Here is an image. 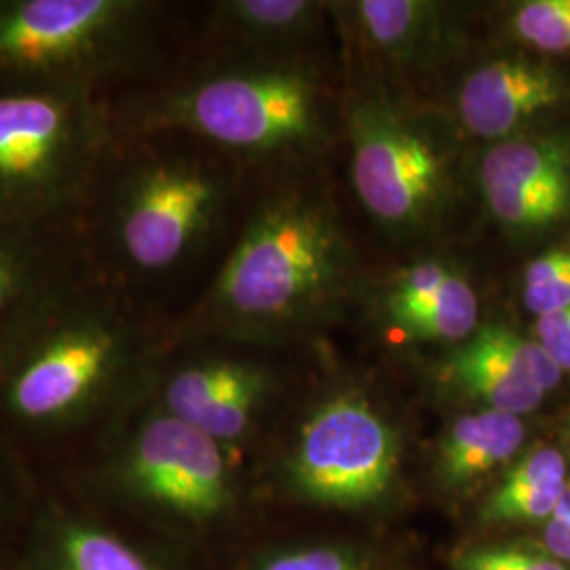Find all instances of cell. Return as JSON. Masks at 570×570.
I'll use <instances>...</instances> for the list:
<instances>
[{
	"mask_svg": "<svg viewBox=\"0 0 570 570\" xmlns=\"http://www.w3.org/2000/svg\"><path fill=\"white\" fill-rule=\"evenodd\" d=\"M357 13L367 39L393 56L412 53L425 39L435 4L421 0H366Z\"/></svg>",
	"mask_w": 570,
	"mask_h": 570,
	"instance_id": "ffe728a7",
	"label": "cell"
},
{
	"mask_svg": "<svg viewBox=\"0 0 570 570\" xmlns=\"http://www.w3.org/2000/svg\"><path fill=\"white\" fill-rule=\"evenodd\" d=\"M473 336L480 338L490 351L499 353L524 379H529L530 383L543 389L546 393L560 385L564 372L537 341L524 338L522 334L505 326L480 327Z\"/></svg>",
	"mask_w": 570,
	"mask_h": 570,
	"instance_id": "44dd1931",
	"label": "cell"
},
{
	"mask_svg": "<svg viewBox=\"0 0 570 570\" xmlns=\"http://www.w3.org/2000/svg\"><path fill=\"white\" fill-rule=\"evenodd\" d=\"M546 550L562 564L570 562V518L546 522Z\"/></svg>",
	"mask_w": 570,
	"mask_h": 570,
	"instance_id": "f1b7e54d",
	"label": "cell"
},
{
	"mask_svg": "<svg viewBox=\"0 0 570 570\" xmlns=\"http://www.w3.org/2000/svg\"><path fill=\"white\" fill-rule=\"evenodd\" d=\"M513 35L537 51H570V0H529L511 16Z\"/></svg>",
	"mask_w": 570,
	"mask_h": 570,
	"instance_id": "603a6c76",
	"label": "cell"
},
{
	"mask_svg": "<svg viewBox=\"0 0 570 570\" xmlns=\"http://www.w3.org/2000/svg\"><path fill=\"white\" fill-rule=\"evenodd\" d=\"M353 184L367 212L389 226L423 225L446 193V161L428 134L381 102L351 112Z\"/></svg>",
	"mask_w": 570,
	"mask_h": 570,
	"instance_id": "9c48e42d",
	"label": "cell"
},
{
	"mask_svg": "<svg viewBox=\"0 0 570 570\" xmlns=\"http://www.w3.org/2000/svg\"><path fill=\"white\" fill-rule=\"evenodd\" d=\"M449 370L452 381L489 410L522 416L534 412L548 395L475 336L452 353Z\"/></svg>",
	"mask_w": 570,
	"mask_h": 570,
	"instance_id": "e0dca14e",
	"label": "cell"
},
{
	"mask_svg": "<svg viewBox=\"0 0 570 570\" xmlns=\"http://www.w3.org/2000/svg\"><path fill=\"white\" fill-rule=\"evenodd\" d=\"M81 261L77 228L0 220V334Z\"/></svg>",
	"mask_w": 570,
	"mask_h": 570,
	"instance_id": "5bb4252c",
	"label": "cell"
},
{
	"mask_svg": "<svg viewBox=\"0 0 570 570\" xmlns=\"http://www.w3.org/2000/svg\"><path fill=\"white\" fill-rule=\"evenodd\" d=\"M527 428L520 416L482 410L461 416L449 429L440 449L442 478L454 484H468L511 461L524 444Z\"/></svg>",
	"mask_w": 570,
	"mask_h": 570,
	"instance_id": "9a60e30c",
	"label": "cell"
},
{
	"mask_svg": "<svg viewBox=\"0 0 570 570\" xmlns=\"http://www.w3.org/2000/svg\"><path fill=\"white\" fill-rule=\"evenodd\" d=\"M125 134H180L230 153L265 155L313 136L317 96L303 72L235 66L115 100Z\"/></svg>",
	"mask_w": 570,
	"mask_h": 570,
	"instance_id": "8992f818",
	"label": "cell"
},
{
	"mask_svg": "<svg viewBox=\"0 0 570 570\" xmlns=\"http://www.w3.org/2000/svg\"><path fill=\"white\" fill-rule=\"evenodd\" d=\"M16 570H164L125 532L89 511L47 501L35 513Z\"/></svg>",
	"mask_w": 570,
	"mask_h": 570,
	"instance_id": "7c38bea8",
	"label": "cell"
},
{
	"mask_svg": "<svg viewBox=\"0 0 570 570\" xmlns=\"http://www.w3.org/2000/svg\"><path fill=\"white\" fill-rule=\"evenodd\" d=\"M311 9L305 0H233L216 7L214 28L237 41H271L298 28Z\"/></svg>",
	"mask_w": 570,
	"mask_h": 570,
	"instance_id": "d6986e66",
	"label": "cell"
},
{
	"mask_svg": "<svg viewBox=\"0 0 570 570\" xmlns=\"http://www.w3.org/2000/svg\"><path fill=\"white\" fill-rule=\"evenodd\" d=\"M167 144L122 131L77 225L87 266L134 301L214 235L230 195L220 167Z\"/></svg>",
	"mask_w": 570,
	"mask_h": 570,
	"instance_id": "7a4b0ae2",
	"label": "cell"
},
{
	"mask_svg": "<svg viewBox=\"0 0 570 570\" xmlns=\"http://www.w3.org/2000/svg\"><path fill=\"white\" fill-rule=\"evenodd\" d=\"M452 275L449 266L440 263H421L407 268L406 273L395 282L387 296L389 317L395 322L410 311H416L429 303L444 282Z\"/></svg>",
	"mask_w": 570,
	"mask_h": 570,
	"instance_id": "cb8c5ba5",
	"label": "cell"
},
{
	"mask_svg": "<svg viewBox=\"0 0 570 570\" xmlns=\"http://www.w3.org/2000/svg\"><path fill=\"white\" fill-rule=\"evenodd\" d=\"M522 301L537 317L570 305V239L527 266Z\"/></svg>",
	"mask_w": 570,
	"mask_h": 570,
	"instance_id": "7402d4cb",
	"label": "cell"
},
{
	"mask_svg": "<svg viewBox=\"0 0 570 570\" xmlns=\"http://www.w3.org/2000/svg\"><path fill=\"white\" fill-rule=\"evenodd\" d=\"M480 303L473 287L452 273L440 292L416 311H410L393 324L407 336L425 341H465L475 334Z\"/></svg>",
	"mask_w": 570,
	"mask_h": 570,
	"instance_id": "ac0fdd59",
	"label": "cell"
},
{
	"mask_svg": "<svg viewBox=\"0 0 570 570\" xmlns=\"http://www.w3.org/2000/svg\"><path fill=\"white\" fill-rule=\"evenodd\" d=\"M13 515H16V494H13L11 468L0 452V570L4 569V564H7Z\"/></svg>",
	"mask_w": 570,
	"mask_h": 570,
	"instance_id": "83f0119b",
	"label": "cell"
},
{
	"mask_svg": "<svg viewBox=\"0 0 570 570\" xmlns=\"http://www.w3.org/2000/svg\"><path fill=\"white\" fill-rule=\"evenodd\" d=\"M456 570H569L546 551L513 546H492L465 551L456 560Z\"/></svg>",
	"mask_w": 570,
	"mask_h": 570,
	"instance_id": "d4e9b609",
	"label": "cell"
},
{
	"mask_svg": "<svg viewBox=\"0 0 570 570\" xmlns=\"http://www.w3.org/2000/svg\"><path fill=\"white\" fill-rule=\"evenodd\" d=\"M569 480L567 456L553 446L524 454L490 494L484 518L505 524L548 522Z\"/></svg>",
	"mask_w": 570,
	"mask_h": 570,
	"instance_id": "2e32d148",
	"label": "cell"
},
{
	"mask_svg": "<svg viewBox=\"0 0 570 570\" xmlns=\"http://www.w3.org/2000/svg\"><path fill=\"white\" fill-rule=\"evenodd\" d=\"M268 391V374L247 360L205 357L165 374L148 397L167 414L204 431L218 444L239 442Z\"/></svg>",
	"mask_w": 570,
	"mask_h": 570,
	"instance_id": "8fae6325",
	"label": "cell"
},
{
	"mask_svg": "<svg viewBox=\"0 0 570 570\" xmlns=\"http://www.w3.org/2000/svg\"><path fill=\"white\" fill-rule=\"evenodd\" d=\"M569 98L570 82L548 63L497 60L469 75L459 112L471 134L501 142Z\"/></svg>",
	"mask_w": 570,
	"mask_h": 570,
	"instance_id": "4fadbf2b",
	"label": "cell"
},
{
	"mask_svg": "<svg viewBox=\"0 0 570 570\" xmlns=\"http://www.w3.org/2000/svg\"><path fill=\"white\" fill-rule=\"evenodd\" d=\"M345 245L326 209L282 197L256 209L228 254L193 330L254 338L317 305L341 279Z\"/></svg>",
	"mask_w": 570,
	"mask_h": 570,
	"instance_id": "5b68a950",
	"label": "cell"
},
{
	"mask_svg": "<svg viewBox=\"0 0 570 570\" xmlns=\"http://www.w3.org/2000/svg\"><path fill=\"white\" fill-rule=\"evenodd\" d=\"M254 570H367L353 553L338 548H311L271 556Z\"/></svg>",
	"mask_w": 570,
	"mask_h": 570,
	"instance_id": "484cf974",
	"label": "cell"
},
{
	"mask_svg": "<svg viewBox=\"0 0 570 570\" xmlns=\"http://www.w3.org/2000/svg\"><path fill=\"white\" fill-rule=\"evenodd\" d=\"M564 518H570V475L569 480H567V487L562 490V497H560V501H558L556 511H553V515H551L550 520H564Z\"/></svg>",
	"mask_w": 570,
	"mask_h": 570,
	"instance_id": "f546056e",
	"label": "cell"
},
{
	"mask_svg": "<svg viewBox=\"0 0 570 570\" xmlns=\"http://www.w3.org/2000/svg\"><path fill=\"white\" fill-rule=\"evenodd\" d=\"M480 184L490 214L508 230H550L570 216V136L530 134L490 146Z\"/></svg>",
	"mask_w": 570,
	"mask_h": 570,
	"instance_id": "30bf717a",
	"label": "cell"
},
{
	"mask_svg": "<svg viewBox=\"0 0 570 570\" xmlns=\"http://www.w3.org/2000/svg\"><path fill=\"white\" fill-rule=\"evenodd\" d=\"M91 487L117 508L188 522L218 518L233 503L225 446L167 414L148 395L104 429Z\"/></svg>",
	"mask_w": 570,
	"mask_h": 570,
	"instance_id": "52a82bcc",
	"label": "cell"
},
{
	"mask_svg": "<svg viewBox=\"0 0 570 570\" xmlns=\"http://www.w3.org/2000/svg\"><path fill=\"white\" fill-rule=\"evenodd\" d=\"M121 136L115 100L75 91L0 94V220L77 228Z\"/></svg>",
	"mask_w": 570,
	"mask_h": 570,
	"instance_id": "277c9868",
	"label": "cell"
},
{
	"mask_svg": "<svg viewBox=\"0 0 570 570\" xmlns=\"http://www.w3.org/2000/svg\"><path fill=\"white\" fill-rule=\"evenodd\" d=\"M155 355L138 301L82 258L0 334V431L28 440L102 433L148 395Z\"/></svg>",
	"mask_w": 570,
	"mask_h": 570,
	"instance_id": "6da1fadb",
	"label": "cell"
},
{
	"mask_svg": "<svg viewBox=\"0 0 570 570\" xmlns=\"http://www.w3.org/2000/svg\"><path fill=\"white\" fill-rule=\"evenodd\" d=\"M534 341L550 353L562 372H570V305L537 317Z\"/></svg>",
	"mask_w": 570,
	"mask_h": 570,
	"instance_id": "4316f807",
	"label": "cell"
},
{
	"mask_svg": "<svg viewBox=\"0 0 570 570\" xmlns=\"http://www.w3.org/2000/svg\"><path fill=\"white\" fill-rule=\"evenodd\" d=\"M157 16L146 0H0V94L117 100L153 63Z\"/></svg>",
	"mask_w": 570,
	"mask_h": 570,
	"instance_id": "3957f363",
	"label": "cell"
},
{
	"mask_svg": "<svg viewBox=\"0 0 570 570\" xmlns=\"http://www.w3.org/2000/svg\"><path fill=\"white\" fill-rule=\"evenodd\" d=\"M400 468V440L364 400L341 395L317 407L301 429L289 475L308 499L334 508L379 501Z\"/></svg>",
	"mask_w": 570,
	"mask_h": 570,
	"instance_id": "ba28073f",
	"label": "cell"
}]
</instances>
